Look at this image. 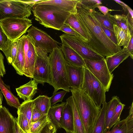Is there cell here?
Here are the masks:
<instances>
[{
	"label": "cell",
	"instance_id": "obj_38",
	"mask_svg": "<svg viewBox=\"0 0 133 133\" xmlns=\"http://www.w3.org/2000/svg\"><path fill=\"white\" fill-rule=\"evenodd\" d=\"M67 92L63 90L53 93L52 96L50 97L51 106L59 102H62L64 97Z\"/></svg>",
	"mask_w": 133,
	"mask_h": 133
},
{
	"label": "cell",
	"instance_id": "obj_28",
	"mask_svg": "<svg viewBox=\"0 0 133 133\" xmlns=\"http://www.w3.org/2000/svg\"><path fill=\"white\" fill-rule=\"evenodd\" d=\"M121 101L117 96H113L109 102L107 103L105 115V125L104 133L110 130V123L113 115L115 109Z\"/></svg>",
	"mask_w": 133,
	"mask_h": 133
},
{
	"label": "cell",
	"instance_id": "obj_27",
	"mask_svg": "<svg viewBox=\"0 0 133 133\" xmlns=\"http://www.w3.org/2000/svg\"><path fill=\"white\" fill-rule=\"evenodd\" d=\"M68 24L80 34L86 42L89 41L88 36L84 29L78 20L76 14H71L65 21Z\"/></svg>",
	"mask_w": 133,
	"mask_h": 133
},
{
	"label": "cell",
	"instance_id": "obj_24",
	"mask_svg": "<svg viewBox=\"0 0 133 133\" xmlns=\"http://www.w3.org/2000/svg\"><path fill=\"white\" fill-rule=\"evenodd\" d=\"M113 29L117 45L127 48L133 35H131L130 31L121 28L115 24L113 25Z\"/></svg>",
	"mask_w": 133,
	"mask_h": 133
},
{
	"label": "cell",
	"instance_id": "obj_17",
	"mask_svg": "<svg viewBox=\"0 0 133 133\" xmlns=\"http://www.w3.org/2000/svg\"><path fill=\"white\" fill-rule=\"evenodd\" d=\"M79 1L80 0H44L36 4L52 5L71 14H76L77 5Z\"/></svg>",
	"mask_w": 133,
	"mask_h": 133
},
{
	"label": "cell",
	"instance_id": "obj_30",
	"mask_svg": "<svg viewBox=\"0 0 133 133\" xmlns=\"http://www.w3.org/2000/svg\"><path fill=\"white\" fill-rule=\"evenodd\" d=\"M33 103L36 109L43 114H47L51 107L50 97L40 95L33 100Z\"/></svg>",
	"mask_w": 133,
	"mask_h": 133
},
{
	"label": "cell",
	"instance_id": "obj_48",
	"mask_svg": "<svg viewBox=\"0 0 133 133\" xmlns=\"http://www.w3.org/2000/svg\"><path fill=\"white\" fill-rule=\"evenodd\" d=\"M44 0H24V1L32 7L36 4L43 1Z\"/></svg>",
	"mask_w": 133,
	"mask_h": 133
},
{
	"label": "cell",
	"instance_id": "obj_39",
	"mask_svg": "<svg viewBox=\"0 0 133 133\" xmlns=\"http://www.w3.org/2000/svg\"><path fill=\"white\" fill-rule=\"evenodd\" d=\"M100 0H80V3L83 6L90 9L95 10L97 6L102 4Z\"/></svg>",
	"mask_w": 133,
	"mask_h": 133
},
{
	"label": "cell",
	"instance_id": "obj_49",
	"mask_svg": "<svg viewBox=\"0 0 133 133\" xmlns=\"http://www.w3.org/2000/svg\"><path fill=\"white\" fill-rule=\"evenodd\" d=\"M14 133H27L23 131L17 124L16 118H15V125Z\"/></svg>",
	"mask_w": 133,
	"mask_h": 133
},
{
	"label": "cell",
	"instance_id": "obj_6",
	"mask_svg": "<svg viewBox=\"0 0 133 133\" xmlns=\"http://www.w3.org/2000/svg\"><path fill=\"white\" fill-rule=\"evenodd\" d=\"M0 24L8 38L14 41L25 34L32 23L27 18L9 17L0 20Z\"/></svg>",
	"mask_w": 133,
	"mask_h": 133
},
{
	"label": "cell",
	"instance_id": "obj_14",
	"mask_svg": "<svg viewBox=\"0 0 133 133\" xmlns=\"http://www.w3.org/2000/svg\"><path fill=\"white\" fill-rule=\"evenodd\" d=\"M15 118L9 110L0 107V133H14Z\"/></svg>",
	"mask_w": 133,
	"mask_h": 133
},
{
	"label": "cell",
	"instance_id": "obj_7",
	"mask_svg": "<svg viewBox=\"0 0 133 133\" xmlns=\"http://www.w3.org/2000/svg\"><path fill=\"white\" fill-rule=\"evenodd\" d=\"M32 7L24 0H0V20L9 17L27 18Z\"/></svg>",
	"mask_w": 133,
	"mask_h": 133
},
{
	"label": "cell",
	"instance_id": "obj_45",
	"mask_svg": "<svg viewBox=\"0 0 133 133\" xmlns=\"http://www.w3.org/2000/svg\"><path fill=\"white\" fill-rule=\"evenodd\" d=\"M4 57L0 51V76L3 77L6 73V71L4 63Z\"/></svg>",
	"mask_w": 133,
	"mask_h": 133
},
{
	"label": "cell",
	"instance_id": "obj_43",
	"mask_svg": "<svg viewBox=\"0 0 133 133\" xmlns=\"http://www.w3.org/2000/svg\"><path fill=\"white\" fill-rule=\"evenodd\" d=\"M57 130L54 125L50 122L43 129L41 133H55Z\"/></svg>",
	"mask_w": 133,
	"mask_h": 133
},
{
	"label": "cell",
	"instance_id": "obj_23",
	"mask_svg": "<svg viewBox=\"0 0 133 133\" xmlns=\"http://www.w3.org/2000/svg\"><path fill=\"white\" fill-rule=\"evenodd\" d=\"M18 49L17 40L14 41L8 39L2 47L1 50L5 55L9 64L11 65L15 61Z\"/></svg>",
	"mask_w": 133,
	"mask_h": 133
},
{
	"label": "cell",
	"instance_id": "obj_1",
	"mask_svg": "<svg viewBox=\"0 0 133 133\" xmlns=\"http://www.w3.org/2000/svg\"><path fill=\"white\" fill-rule=\"evenodd\" d=\"M92 9L81 5L80 1L76 14L88 36L89 41L86 43L88 46L104 58L119 51L121 47L116 45L107 36L100 23L93 15Z\"/></svg>",
	"mask_w": 133,
	"mask_h": 133
},
{
	"label": "cell",
	"instance_id": "obj_4",
	"mask_svg": "<svg viewBox=\"0 0 133 133\" xmlns=\"http://www.w3.org/2000/svg\"><path fill=\"white\" fill-rule=\"evenodd\" d=\"M35 19L47 28L60 30L71 14L53 5L35 4L32 7Z\"/></svg>",
	"mask_w": 133,
	"mask_h": 133
},
{
	"label": "cell",
	"instance_id": "obj_46",
	"mask_svg": "<svg viewBox=\"0 0 133 133\" xmlns=\"http://www.w3.org/2000/svg\"><path fill=\"white\" fill-rule=\"evenodd\" d=\"M99 10L104 15H106L109 11H118L119 10H116L113 9H110L106 7L101 5H99L97 6Z\"/></svg>",
	"mask_w": 133,
	"mask_h": 133
},
{
	"label": "cell",
	"instance_id": "obj_10",
	"mask_svg": "<svg viewBox=\"0 0 133 133\" xmlns=\"http://www.w3.org/2000/svg\"><path fill=\"white\" fill-rule=\"evenodd\" d=\"M27 35L31 39L35 46L50 53L56 48H60L59 43L52 38L44 31L34 26L27 31Z\"/></svg>",
	"mask_w": 133,
	"mask_h": 133
},
{
	"label": "cell",
	"instance_id": "obj_8",
	"mask_svg": "<svg viewBox=\"0 0 133 133\" xmlns=\"http://www.w3.org/2000/svg\"><path fill=\"white\" fill-rule=\"evenodd\" d=\"M59 37L62 44H65L70 47L83 59L99 61L105 58L92 50L86 42L79 37L65 33Z\"/></svg>",
	"mask_w": 133,
	"mask_h": 133
},
{
	"label": "cell",
	"instance_id": "obj_47",
	"mask_svg": "<svg viewBox=\"0 0 133 133\" xmlns=\"http://www.w3.org/2000/svg\"><path fill=\"white\" fill-rule=\"evenodd\" d=\"M127 48L130 55V58L132 59L133 58V35L132 36Z\"/></svg>",
	"mask_w": 133,
	"mask_h": 133
},
{
	"label": "cell",
	"instance_id": "obj_13",
	"mask_svg": "<svg viewBox=\"0 0 133 133\" xmlns=\"http://www.w3.org/2000/svg\"><path fill=\"white\" fill-rule=\"evenodd\" d=\"M66 66L70 88L81 89L84 80V68L73 66L66 61Z\"/></svg>",
	"mask_w": 133,
	"mask_h": 133
},
{
	"label": "cell",
	"instance_id": "obj_40",
	"mask_svg": "<svg viewBox=\"0 0 133 133\" xmlns=\"http://www.w3.org/2000/svg\"><path fill=\"white\" fill-rule=\"evenodd\" d=\"M60 30L64 32L65 34L79 37L82 38L85 42L84 39L80 34L70 26L65 23L60 29Z\"/></svg>",
	"mask_w": 133,
	"mask_h": 133
},
{
	"label": "cell",
	"instance_id": "obj_22",
	"mask_svg": "<svg viewBox=\"0 0 133 133\" xmlns=\"http://www.w3.org/2000/svg\"><path fill=\"white\" fill-rule=\"evenodd\" d=\"M23 38L22 36L17 39L18 49L16 57L11 65L18 74L22 76L25 64L24 53L22 44Z\"/></svg>",
	"mask_w": 133,
	"mask_h": 133
},
{
	"label": "cell",
	"instance_id": "obj_18",
	"mask_svg": "<svg viewBox=\"0 0 133 133\" xmlns=\"http://www.w3.org/2000/svg\"><path fill=\"white\" fill-rule=\"evenodd\" d=\"M38 84L34 80L31 79L26 84L16 88L17 95L24 101L32 100L37 92Z\"/></svg>",
	"mask_w": 133,
	"mask_h": 133
},
{
	"label": "cell",
	"instance_id": "obj_20",
	"mask_svg": "<svg viewBox=\"0 0 133 133\" xmlns=\"http://www.w3.org/2000/svg\"><path fill=\"white\" fill-rule=\"evenodd\" d=\"M66 103L62 102L51 106L47 114L49 121L54 125L57 130L61 128L60 119L63 109Z\"/></svg>",
	"mask_w": 133,
	"mask_h": 133
},
{
	"label": "cell",
	"instance_id": "obj_2",
	"mask_svg": "<svg viewBox=\"0 0 133 133\" xmlns=\"http://www.w3.org/2000/svg\"><path fill=\"white\" fill-rule=\"evenodd\" d=\"M48 57L50 69L49 84L54 88L53 93L61 89L70 92L66 61L61 48L54 49L50 53Z\"/></svg>",
	"mask_w": 133,
	"mask_h": 133
},
{
	"label": "cell",
	"instance_id": "obj_15",
	"mask_svg": "<svg viewBox=\"0 0 133 133\" xmlns=\"http://www.w3.org/2000/svg\"><path fill=\"white\" fill-rule=\"evenodd\" d=\"M60 48L65 61L69 64L75 67L85 68L84 59L70 47L62 44Z\"/></svg>",
	"mask_w": 133,
	"mask_h": 133
},
{
	"label": "cell",
	"instance_id": "obj_32",
	"mask_svg": "<svg viewBox=\"0 0 133 133\" xmlns=\"http://www.w3.org/2000/svg\"><path fill=\"white\" fill-rule=\"evenodd\" d=\"M93 15L98 21L105 27L111 30L114 31L113 23L106 15H104L101 13L92 9Z\"/></svg>",
	"mask_w": 133,
	"mask_h": 133
},
{
	"label": "cell",
	"instance_id": "obj_54",
	"mask_svg": "<svg viewBox=\"0 0 133 133\" xmlns=\"http://www.w3.org/2000/svg\"><path fill=\"white\" fill-rule=\"evenodd\" d=\"M2 106H0V107H1Z\"/></svg>",
	"mask_w": 133,
	"mask_h": 133
},
{
	"label": "cell",
	"instance_id": "obj_37",
	"mask_svg": "<svg viewBox=\"0 0 133 133\" xmlns=\"http://www.w3.org/2000/svg\"><path fill=\"white\" fill-rule=\"evenodd\" d=\"M133 103L129 107V115L125 119L127 133H133Z\"/></svg>",
	"mask_w": 133,
	"mask_h": 133
},
{
	"label": "cell",
	"instance_id": "obj_21",
	"mask_svg": "<svg viewBox=\"0 0 133 133\" xmlns=\"http://www.w3.org/2000/svg\"><path fill=\"white\" fill-rule=\"evenodd\" d=\"M72 111L73 120L74 132L85 133L81 118L72 96L66 99Z\"/></svg>",
	"mask_w": 133,
	"mask_h": 133
},
{
	"label": "cell",
	"instance_id": "obj_51",
	"mask_svg": "<svg viewBox=\"0 0 133 133\" xmlns=\"http://www.w3.org/2000/svg\"><path fill=\"white\" fill-rule=\"evenodd\" d=\"M127 9L128 11V13L130 15L131 18H133V11L129 6L127 7Z\"/></svg>",
	"mask_w": 133,
	"mask_h": 133
},
{
	"label": "cell",
	"instance_id": "obj_53",
	"mask_svg": "<svg viewBox=\"0 0 133 133\" xmlns=\"http://www.w3.org/2000/svg\"><path fill=\"white\" fill-rule=\"evenodd\" d=\"M74 133L72 131H66V133Z\"/></svg>",
	"mask_w": 133,
	"mask_h": 133
},
{
	"label": "cell",
	"instance_id": "obj_11",
	"mask_svg": "<svg viewBox=\"0 0 133 133\" xmlns=\"http://www.w3.org/2000/svg\"><path fill=\"white\" fill-rule=\"evenodd\" d=\"M37 57L33 78L37 83L43 85L49 84L50 69L48 53L35 47Z\"/></svg>",
	"mask_w": 133,
	"mask_h": 133
},
{
	"label": "cell",
	"instance_id": "obj_26",
	"mask_svg": "<svg viewBox=\"0 0 133 133\" xmlns=\"http://www.w3.org/2000/svg\"><path fill=\"white\" fill-rule=\"evenodd\" d=\"M107 15L114 24L121 28L130 31L131 35H133V25L129 21L127 15L123 14L112 15L109 13Z\"/></svg>",
	"mask_w": 133,
	"mask_h": 133
},
{
	"label": "cell",
	"instance_id": "obj_35",
	"mask_svg": "<svg viewBox=\"0 0 133 133\" xmlns=\"http://www.w3.org/2000/svg\"><path fill=\"white\" fill-rule=\"evenodd\" d=\"M125 105L121 102L116 107L110 123V129L117 122L120 121V116Z\"/></svg>",
	"mask_w": 133,
	"mask_h": 133
},
{
	"label": "cell",
	"instance_id": "obj_5",
	"mask_svg": "<svg viewBox=\"0 0 133 133\" xmlns=\"http://www.w3.org/2000/svg\"><path fill=\"white\" fill-rule=\"evenodd\" d=\"M81 89L98 107L101 108V105L106 101V91L100 82L85 68L84 80Z\"/></svg>",
	"mask_w": 133,
	"mask_h": 133
},
{
	"label": "cell",
	"instance_id": "obj_12",
	"mask_svg": "<svg viewBox=\"0 0 133 133\" xmlns=\"http://www.w3.org/2000/svg\"><path fill=\"white\" fill-rule=\"evenodd\" d=\"M22 37L25 61L23 75L32 79L37 57L35 47L31 39L27 35H24Z\"/></svg>",
	"mask_w": 133,
	"mask_h": 133
},
{
	"label": "cell",
	"instance_id": "obj_42",
	"mask_svg": "<svg viewBox=\"0 0 133 133\" xmlns=\"http://www.w3.org/2000/svg\"><path fill=\"white\" fill-rule=\"evenodd\" d=\"M101 27L107 36L116 45H117V40L114 32L100 23Z\"/></svg>",
	"mask_w": 133,
	"mask_h": 133
},
{
	"label": "cell",
	"instance_id": "obj_16",
	"mask_svg": "<svg viewBox=\"0 0 133 133\" xmlns=\"http://www.w3.org/2000/svg\"><path fill=\"white\" fill-rule=\"evenodd\" d=\"M130 55L127 48L122 49L119 51L112 55L106 57L105 60L110 72L113 71Z\"/></svg>",
	"mask_w": 133,
	"mask_h": 133
},
{
	"label": "cell",
	"instance_id": "obj_50",
	"mask_svg": "<svg viewBox=\"0 0 133 133\" xmlns=\"http://www.w3.org/2000/svg\"><path fill=\"white\" fill-rule=\"evenodd\" d=\"M114 1L120 5L123 8V9L125 11H126L127 10V7L128 6L127 4L123 2L120 0H114Z\"/></svg>",
	"mask_w": 133,
	"mask_h": 133
},
{
	"label": "cell",
	"instance_id": "obj_9",
	"mask_svg": "<svg viewBox=\"0 0 133 133\" xmlns=\"http://www.w3.org/2000/svg\"><path fill=\"white\" fill-rule=\"evenodd\" d=\"M85 68L100 82L106 92L110 89L114 76L109 72L105 58L99 61L84 59Z\"/></svg>",
	"mask_w": 133,
	"mask_h": 133
},
{
	"label": "cell",
	"instance_id": "obj_33",
	"mask_svg": "<svg viewBox=\"0 0 133 133\" xmlns=\"http://www.w3.org/2000/svg\"><path fill=\"white\" fill-rule=\"evenodd\" d=\"M47 115L37 121L31 123L30 129V133H41L44 128L50 122Z\"/></svg>",
	"mask_w": 133,
	"mask_h": 133
},
{
	"label": "cell",
	"instance_id": "obj_25",
	"mask_svg": "<svg viewBox=\"0 0 133 133\" xmlns=\"http://www.w3.org/2000/svg\"><path fill=\"white\" fill-rule=\"evenodd\" d=\"M1 77L0 76V89L5 97L7 104L10 106L18 109L21 105L18 98L12 93L10 86L5 84Z\"/></svg>",
	"mask_w": 133,
	"mask_h": 133
},
{
	"label": "cell",
	"instance_id": "obj_44",
	"mask_svg": "<svg viewBox=\"0 0 133 133\" xmlns=\"http://www.w3.org/2000/svg\"><path fill=\"white\" fill-rule=\"evenodd\" d=\"M8 39V38L4 32L0 24V50Z\"/></svg>",
	"mask_w": 133,
	"mask_h": 133
},
{
	"label": "cell",
	"instance_id": "obj_29",
	"mask_svg": "<svg viewBox=\"0 0 133 133\" xmlns=\"http://www.w3.org/2000/svg\"><path fill=\"white\" fill-rule=\"evenodd\" d=\"M102 105V108L95 124L92 133H104L107 103L105 101Z\"/></svg>",
	"mask_w": 133,
	"mask_h": 133
},
{
	"label": "cell",
	"instance_id": "obj_19",
	"mask_svg": "<svg viewBox=\"0 0 133 133\" xmlns=\"http://www.w3.org/2000/svg\"><path fill=\"white\" fill-rule=\"evenodd\" d=\"M60 125L61 128L64 129L66 132H74L72 111L70 106L67 102L64 106L62 112Z\"/></svg>",
	"mask_w": 133,
	"mask_h": 133
},
{
	"label": "cell",
	"instance_id": "obj_52",
	"mask_svg": "<svg viewBox=\"0 0 133 133\" xmlns=\"http://www.w3.org/2000/svg\"><path fill=\"white\" fill-rule=\"evenodd\" d=\"M3 101V95L2 93L0 91V105L2 106V102Z\"/></svg>",
	"mask_w": 133,
	"mask_h": 133
},
{
	"label": "cell",
	"instance_id": "obj_3",
	"mask_svg": "<svg viewBox=\"0 0 133 133\" xmlns=\"http://www.w3.org/2000/svg\"><path fill=\"white\" fill-rule=\"evenodd\" d=\"M70 91L79 114L85 133H92L101 108L81 89L70 88Z\"/></svg>",
	"mask_w": 133,
	"mask_h": 133
},
{
	"label": "cell",
	"instance_id": "obj_34",
	"mask_svg": "<svg viewBox=\"0 0 133 133\" xmlns=\"http://www.w3.org/2000/svg\"><path fill=\"white\" fill-rule=\"evenodd\" d=\"M18 116L16 120L19 127L25 132L30 133V125L28 120L23 114L17 113Z\"/></svg>",
	"mask_w": 133,
	"mask_h": 133
},
{
	"label": "cell",
	"instance_id": "obj_41",
	"mask_svg": "<svg viewBox=\"0 0 133 133\" xmlns=\"http://www.w3.org/2000/svg\"><path fill=\"white\" fill-rule=\"evenodd\" d=\"M46 115L39 111L34 104L31 117V123L37 121Z\"/></svg>",
	"mask_w": 133,
	"mask_h": 133
},
{
	"label": "cell",
	"instance_id": "obj_36",
	"mask_svg": "<svg viewBox=\"0 0 133 133\" xmlns=\"http://www.w3.org/2000/svg\"><path fill=\"white\" fill-rule=\"evenodd\" d=\"M113 126L111 130L106 133H127L125 119L120 121Z\"/></svg>",
	"mask_w": 133,
	"mask_h": 133
},
{
	"label": "cell",
	"instance_id": "obj_31",
	"mask_svg": "<svg viewBox=\"0 0 133 133\" xmlns=\"http://www.w3.org/2000/svg\"><path fill=\"white\" fill-rule=\"evenodd\" d=\"M33 100L24 101L21 104L17 109V113L24 114L29 122L30 127L31 123V117L33 107Z\"/></svg>",
	"mask_w": 133,
	"mask_h": 133
}]
</instances>
